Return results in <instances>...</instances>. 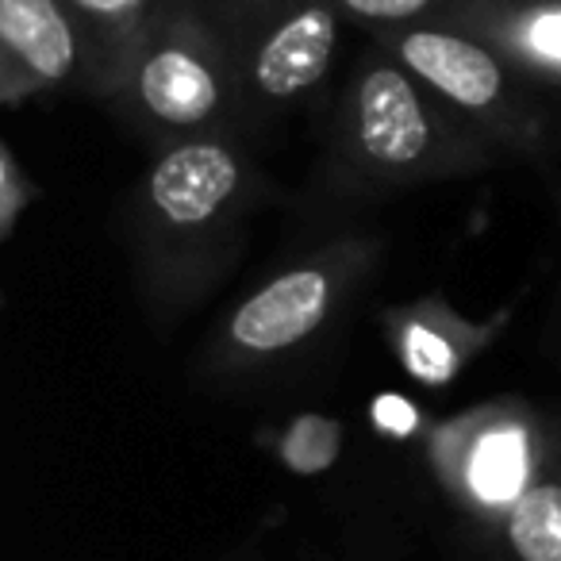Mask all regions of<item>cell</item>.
I'll return each mask as SVG.
<instances>
[{
  "label": "cell",
  "instance_id": "cell-11",
  "mask_svg": "<svg viewBox=\"0 0 561 561\" xmlns=\"http://www.w3.org/2000/svg\"><path fill=\"white\" fill-rule=\"evenodd\" d=\"M450 24L504 47L561 104V0H469Z\"/></svg>",
  "mask_w": 561,
  "mask_h": 561
},
{
  "label": "cell",
  "instance_id": "cell-8",
  "mask_svg": "<svg viewBox=\"0 0 561 561\" xmlns=\"http://www.w3.org/2000/svg\"><path fill=\"white\" fill-rule=\"evenodd\" d=\"M96 93L93 50L66 0H0V101Z\"/></svg>",
  "mask_w": 561,
  "mask_h": 561
},
{
  "label": "cell",
  "instance_id": "cell-9",
  "mask_svg": "<svg viewBox=\"0 0 561 561\" xmlns=\"http://www.w3.org/2000/svg\"><path fill=\"white\" fill-rule=\"evenodd\" d=\"M461 561H561V400L542 404L535 466L512 504L461 530Z\"/></svg>",
  "mask_w": 561,
  "mask_h": 561
},
{
  "label": "cell",
  "instance_id": "cell-16",
  "mask_svg": "<svg viewBox=\"0 0 561 561\" xmlns=\"http://www.w3.org/2000/svg\"><path fill=\"white\" fill-rule=\"evenodd\" d=\"M297 561H400L397 558V550H392V542L389 538H362V535H354V538H346L339 550H328V553H305V558H297Z\"/></svg>",
  "mask_w": 561,
  "mask_h": 561
},
{
  "label": "cell",
  "instance_id": "cell-14",
  "mask_svg": "<svg viewBox=\"0 0 561 561\" xmlns=\"http://www.w3.org/2000/svg\"><path fill=\"white\" fill-rule=\"evenodd\" d=\"M351 27L377 35L415 24H450L469 0H335Z\"/></svg>",
  "mask_w": 561,
  "mask_h": 561
},
{
  "label": "cell",
  "instance_id": "cell-7",
  "mask_svg": "<svg viewBox=\"0 0 561 561\" xmlns=\"http://www.w3.org/2000/svg\"><path fill=\"white\" fill-rule=\"evenodd\" d=\"M542 435V404L519 397L484 400L427 427L431 481L450 504L458 530L492 519L523 489Z\"/></svg>",
  "mask_w": 561,
  "mask_h": 561
},
{
  "label": "cell",
  "instance_id": "cell-3",
  "mask_svg": "<svg viewBox=\"0 0 561 561\" xmlns=\"http://www.w3.org/2000/svg\"><path fill=\"white\" fill-rule=\"evenodd\" d=\"M381 262V234L351 227L273 265L204 335L201 385L239 397L300 381L339 343Z\"/></svg>",
  "mask_w": 561,
  "mask_h": 561
},
{
  "label": "cell",
  "instance_id": "cell-18",
  "mask_svg": "<svg viewBox=\"0 0 561 561\" xmlns=\"http://www.w3.org/2000/svg\"><path fill=\"white\" fill-rule=\"evenodd\" d=\"M553 208H558V273H553V300H550V320H546V339L561 354V181L553 185Z\"/></svg>",
  "mask_w": 561,
  "mask_h": 561
},
{
  "label": "cell",
  "instance_id": "cell-5",
  "mask_svg": "<svg viewBox=\"0 0 561 561\" xmlns=\"http://www.w3.org/2000/svg\"><path fill=\"white\" fill-rule=\"evenodd\" d=\"M231 58L247 139L305 108L328 85L346 35L335 0H201Z\"/></svg>",
  "mask_w": 561,
  "mask_h": 561
},
{
  "label": "cell",
  "instance_id": "cell-10",
  "mask_svg": "<svg viewBox=\"0 0 561 561\" xmlns=\"http://www.w3.org/2000/svg\"><path fill=\"white\" fill-rule=\"evenodd\" d=\"M504 323L507 312L496 320H469L446 297L431 293L385 308L381 335L404 377L423 389H450L496 343Z\"/></svg>",
  "mask_w": 561,
  "mask_h": 561
},
{
  "label": "cell",
  "instance_id": "cell-15",
  "mask_svg": "<svg viewBox=\"0 0 561 561\" xmlns=\"http://www.w3.org/2000/svg\"><path fill=\"white\" fill-rule=\"evenodd\" d=\"M32 201H35L32 178H24V170H20L16 150L4 147V201H0V231H4V239H12L20 211H24Z\"/></svg>",
  "mask_w": 561,
  "mask_h": 561
},
{
  "label": "cell",
  "instance_id": "cell-13",
  "mask_svg": "<svg viewBox=\"0 0 561 561\" xmlns=\"http://www.w3.org/2000/svg\"><path fill=\"white\" fill-rule=\"evenodd\" d=\"M254 443L297 477H320L343 461L346 423L323 412H297L280 415L273 423H262L254 431Z\"/></svg>",
  "mask_w": 561,
  "mask_h": 561
},
{
  "label": "cell",
  "instance_id": "cell-4",
  "mask_svg": "<svg viewBox=\"0 0 561 561\" xmlns=\"http://www.w3.org/2000/svg\"><path fill=\"white\" fill-rule=\"evenodd\" d=\"M466 119L504 162H542L558 147L561 104L504 47L458 24H415L369 35Z\"/></svg>",
  "mask_w": 561,
  "mask_h": 561
},
{
  "label": "cell",
  "instance_id": "cell-12",
  "mask_svg": "<svg viewBox=\"0 0 561 561\" xmlns=\"http://www.w3.org/2000/svg\"><path fill=\"white\" fill-rule=\"evenodd\" d=\"M78 16L81 32L93 50L96 93L93 101L108 104L131 66L139 43L158 24L165 0H66Z\"/></svg>",
  "mask_w": 561,
  "mask_h": 561
},
{
  "label": "cell",
  "instance_id": "cell-1",
  "mask_svg": "<svg viewBox=\"0 0 561 561\" xmlns=\"http://www.w3.org/2000/svg\"><path fill=\"white\" fill-rule=\"evenodd\" d=\"M265 193L254 139L239 131L150 150L119 204V239L150 323L173 328L224 289L247 254Z\"/></svg>",
  "mask_w": 561,
  "mask_h": 561
},
{
  "label": "cell",
  "instance_id": "cell-6",
  "mask_svg": "<svg viewBox=\"0 0 561 561\" xmlns=\"http://www.w3.org/2000/svg\"><path fill=\"white\" fill-rule=\"evenodd\" d=\"M108 108L150 150L193 135H242L231 58L201 0H165Z\"/></svg>",
  "mask_w": 561,
  "mask_h": 561
},
{
  "label": "cell",
  "instance_id": "cell-2",
  "mask_svg": "<svg viewBox=\"0 0 561 561\" xmlns=\"http://www.w3.org/2000/svg\"><path fill=\"white\" fill-rule=\"evenodd\" d=\"M504 162L408 66L369 39L331 104L312 193L328 208L377 204Z\"/></svg>",
  "mask_w": 561,
  "mask_h": 561
},
{
  "label": "cell",
  "instance_id": "cell-17",
  "mask_svg": "<svg viewBox=\"0 0 561 561\" xmlns=\"http://www.w3.org/2000/svg\"><path fill=\"white\" fill-rule=\"evenodd\" d=\"M277 523H280V512H270L254 530H250V535H242L231 550H224L219 558H211V561H273L270 558V542H273V530H277Z\"/></svg>",
  "mask_w": 561,
  "mask_h": 561
}]
</instances>
